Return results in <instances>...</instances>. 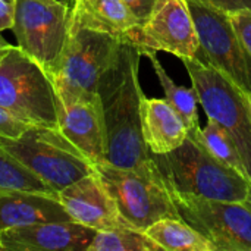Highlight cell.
<instances>
[{"mask_svg": "<svg viewBox=\"0 0 251 251\" xmlns=\"http://www.w3.org/2000/svg\"><path fill=\"white\" fill-rule=\"evenodd\" d=\"M141 56L138 47L122 41L97 90L106 131V162L138 171L154 163L141 132L140 106L144 96L138 81Z\"/></svg>", "mask_w": 251, "mask_h": 251, "instance_id": "6da1fadb", "label": "cell"}, {"mask_svg": "<svg viewBox=\"0 0 251 251\" xmlns=\"http://www.w3.org/2000/svg\"><path fill=\"white\" fill-rule=\"evenodd\" d=\"M153 159L168 190L218 201L247 203L250 197V179L221 163L191 137L166 154H153Z\"/></svg>", "mask_w": 251, "mask_h": 251, "instance_id": "7a4b0ae2", "label": "cell"}, {"mask_svg": "<svg viewBox=\"0 0 251 251\" xmlns=\"http://www.w3.org/2000/svg\"><path fill=\"white\" fill-rule=\"evenodd\" d=\"M122 41L110 34L72 26L53 72L49 74L60 101H96L104 71L115 60Z\"/></svg>", "mask_w": 251, "mask_h": 251, "instance_id": "3957f363", "label": "cell"}, {"mask_svg": "<svg viewBox=\"0 0 251 251\" xmlns=\"http://www.w3.org/2000/svg\"><path fill=\"white\" fill-rule=\"evenodd\" d=\"M0 147L56 193L94 172V165L59 131L29 125L18 137H1Z\"/></svg>", "mask_w": 251, "mask_h": 251, "instance_id": "277c9868", "label": "cell"}, {"mask_svg": "<svg viewBox=\"0 0 251 251\" xmlns=\"http://www.w3.org/2000/svg\"><path fill=\"white\" fill-rule=\"evenodd\" d=\"M57 101L47 71L13 46L0 60V107L26 125L59 128Z\"/></svg>", "mask_w": 251, "mask_h": 251, "instance_id": "5b68a950", "label": "cell"}, {"mask_svg": "<svg viewBox=\"0 0 251 251\" xmlns=\"http://www.w3.org/2000/svg\"><path fill=\"white\" fill-rule=\"evenodd\" d=\"M94 171L125 222L146 231L165 218H181L156 162L147 169H128L101 162Z\"/></svg>", "mask_w": 251, "mask_h": 251, "instance_id": "8992f818", "label": "cell"}, {"mask_svg": "<svg viewBox=\"0 0 251 251\" xmlns=\"http://www.w3.org/2000/svg\"><path fill=\"white\" fill-rule=\"evenodd\" d=\"M209 119L221 124L234 138L251 179V113L244 91L212 63L181 59Z\"/></svg>", "mask_w": 251, "mask_h": 251, "instance_id": "52a82bcc", "label": "cell"}, {"mask_svg": "<svg viewBox=\"0 0 251 251\" xmlns=\"http://www.w3.org/2000/svg\"><path fill=\"white\" fill-rule=\"evenodd\" d=\"M68 0H16L12 31L18 47L47 74L57 66L71 31Z\"/></svg>", "mask_w": 251, "mask_h": 251, "instance_id": "ba28073f", "label": "cell"}, {"mask_svg": "<svg viewBox=\"0 0 251 251\" xmlns=\"http://www.w3.org/2000/svg\"><path fill=\"white\" fill-rule=\"evenodd\" d=\"M200 38L197 59L206 60L243 91L251 93V56L238 38L226 9L201 0H187Z\"/></svg>", "mask_w": 251, "mask_h": 251, "instance_id": "9c48e42d", "label": "cell"}, {"mask_svg": "<svg viewBox=\"0 0 251 251\" xmlns=\"http://www.w3.org/2000/svg\"><path fill=\"white\" fill-rule=\"evenodd\" d=\"M179 216L201 232L216 251H251V207L168 190Z\"/></svg>", "mask_w": 251, "mask_h": 251, "instance_id": "30bf717a", "label": "cell"}, {"mask_svg": "<svg viewBox=\"0 0 251 251\" xmlns=\"http://www.w3.org/2000/svg\"><path fill=\"white\" fill-rule=\"evenodd\" d=\"M143 50L166 51L179 59L196 57L200 38L187 0H159L150 16L119 37Z\"/></svg>", "mask_w": 251, "mask_h": 251, "instance_id": "8fae6325", "label": "cell"}, {"mask_svg": "<svg viewBox=\"0 0 251 251\" xmlns=\"http://www.w3.org/2000/svg\"><path fill=\"white\" fill-rule=\"evenodd\" d=\"M57 197L72 221L96 231L132 228L121 216L96 171L57 193Z\"/></svg>", "mask_w": 251, "mask_h": 251, "instance_id": "7c38bea8", "label": "cell"}, {"mask_svg": "<svg viewBox=\"0 0 251 251\" xmlns=\"http://www.w3.org/2000/svg\"><path fill=\"white\" fill-rule=\"evenodd\" d=\"M97 231L75 221L46 222L0 232L3 251H88Z\"/></svg>", "mask_w": 251, "mask_h": 251, "instance_id": "4fadbf2b", "label": "cell"}, {"mask_svg": "<svg viewBox=\"0 0 251 251\" xmlns=\"http://www.w3.org/2000/svg\"><path fill=\"white\" fill-rule=\"evenodd\" d=\"M59 131L93 163L106 162V131L100 100L57 101Z\"/></svg>", "mask_w": 251, "mask_h": 251, "instance_id": "5bb4252c", "label": "cell"}, {"mask_svg": "<svg viewBox=\"0 0 251 251\" xmlns=\"http://www.w3.org/2000/svg\"><path fill=\"white\" fill-rule=\"evenodd\" d=\"M72 221L57 194L35 191L0 193V232L46 222Z\"/></svg>", "mask_w": 251, "mask_h": 251, "instance_id": "9a60e30c", "label": "cell"}, {"mask_svg": "<svg viewBox=\"0 0 251 251\" xmlns=\"http://www.w3.org/2000/svg\"><path fill=\"white\" fill-rule=\"evenodd\" d=\"M141 132L151 154H166L188 137L187 126L166 99H141Z\"/></svg>", "mask_w": 251, "mask_h": 251, "instance_id": "2e32d148", "label": "cell"}, {"mask_svg": "<svg viewBox=\"0 0 251 251\" xmlns=\"http://www.w3.org/2000/svg\"><path fill=\"white\" fill-rule=\"evenodd\" d=\"M71 25L121 37L140 25L124 0H74Z\"/></svg>", "mask_w": 251, "mask_h": 251, "instance_id": "e0dca14e", "label": "cell"}, {"mask_svg": "<svg viewBox=\"0 0 251 251\" xmlns=\"http://www.w3.org/2000/svg\"><path fill=\"white\" fill-rule=\"evenodd\" d=\"M162 250L216 251V247L182 218H165L144 231Z\"/></svg>", "mask_w": 251, "mask_h": 251, "instance_id": "ac0fdd59", "label": "cell"}, {"mask_svg": "<svg viewBox=\"0 0 251 251\" xmlns=\"http://www.w3.org/2000/svg\"><path fill=\"white\" fill-rule=\"evenodd\" d=\"M141 54L147 56L154 68V72L160 81V85L165 91L166 101L172 106V109L178 113V116L182 119L184 125L187 126L188 137L197 140L200 134V122H199V112H197V93L194 88H185L174 82V79L168 75L162 63L159 62L156 51L153 50H143Z\"/></svg>", "mask_w": 251, "mask_h": 251, "instance_id": "d6986e66", "label": "cell"}, {"mask_svg": "<svg viewBox=\"0 0 251 251\" xmlns=\"http://www.w3.org/2000/svg\"><path fill=\"white\" fill-rule=\"evenodd\" d=\"M197 141L203 144L204 149L221 163H224L225 166L237 171L238 174L250 179L232 135L221 124L209 119L207 125L200 129Z\"/></svg>", "mask_w": 251, "mask_h": 251, "instance_id": "ffe728a7", "label": "cell"}, {"mask_svg": "<svg viewBox=\"0 0 251 251\" xmlns=\"http://www.w3.org/2000/svg\"><path fill=\"white\" fill-rule=\"evenodd\" d=\"M162 249L144 232L134 228L97 231L88 251H160Z\"/></svg>", "mask_w": 251, "mask_h": 251, "instance_id": "44dd1931", "label": "cell"}, {"mask_svg": "<svg viewBox=\"0 0 251 251\" xmlns=\"http://www.w3.org/2000/svg\"><path fill=\"white\" fill-rule=\"evenodd\" d=\"M13 190L57 194L10 153L0 147V193Z\"/></svg>", "mask_w": 251, "mask_h": 251, "instance_id": "7402d4cb", "label": "cell"}, {"mask_svg": "<svg viewBox=\"0 0 251 251\" xmlns=\"http://www.w3.org/2000/svg\"><path fill=\"white\" fill-rule=\"evenodd\" d=\"M232 26L251 56V6H243L232 10H228Z\"/></svg>", "mask_w": 251, "mask_h": 251, "instance_id": "603a6c76", "label": "cell"}, {"mask_svg": "<svg viewBox=\"0 0 251 251\" xmlns=\"http://www.w3.org/2000/svg\"><path fill=\"white\" fill-rule=\"evenodd\" d=\"M29 125L18 121L7 110L0 107V135L1 137H18L21 135Z\"/></svg>", "mask_w": 251, "mask_h": 251, "instance_id": "cb8c5ba5", "label": "cell"}, {"mask_svg": "<svg viewBox=\"0 0 251 251\" xmlns=\"http://www.w3.org/2000/svg\"><path fill=\"white\" fill-rule=\"evenodd\" d=\"M124 1L128 4V7L132 10V13L141 24L150 16L151 10L154 9L159 0H124Z\"/></svg>", "mask_w": 251, "mask_h": 251, "instance_id": "d4e9b609", "label": "cell"}, {"mask_svg": "<svg viewBox=\"0 0 251 251\" xmlns=\"http://www.w3.org/2000/svg\"><path fill=\"white\" fill-rule=\"evenodd\" d=\"M16 0H0V32L12 29L15 19Z\"/></svg>", "mask_w": 251, "mask_h": 251, "instance_id": "484cf974", "label": "cell"}, {"mask_svg": "<svg viewBox=\"0 0 251 251\" xmlns=\"http://www.w3.org/2000/svg\"><path fill=\"white\" fill-rule=\"evenodd\" d=\"M201 1L216 4V6L224 7L226 10H232V9L243 7V6H251V0H201Z\"/></svg>", "mask_w": 251, "mask_h": 251, "instance_id": "4316f807", "label": "cell"}, {"mask_svg": "<svg viewBox=\"0 0 251 251\" xmlns=\"http://www.w3.org/2000/svg\"><path fill=\"white\" fill-rule=\"evenodd\" d=\"M12 47H13V46H12L10 43H7V41L3 38V35L0 34V59H1V57H3V56H4L10 49H12Z\"/></svg>", "mask_w": 251, "mask_h": 251, "instance_id": "83f0119b", "label": "cell"}, {"mask_svg": "<svg viewBox=\"0 0 251 251\" xmlns=\"http://www.w3.org/2000/svg\"><path fill=\"white\" fill-rule=\"evenodd\" d=\"M244 96H246V100H247V104H249V109H250L251 113V93H246L244 91Z\"/></svg>", "mask_w": 251, "mask_h": 251, "instance_id": "f1b7e54d", "label": "cell"}, {"mask_svg": "<svg viewBox=\"0 0 251 251\" xmlns=\"http://www.w3.org/2000/svg\"><path fill=\"white\" fill-rule=\"evenodd\" d=\"M246 204L251 207V179H250V197H249V200H247V203H246Z\"/></svg>", "mask_w": 251, "mask_h": 251, "instance_id": "f546056e", "label": "cell"}, {"mask_svg": "<svg viewBox=\"0 0 251 251\" xmlns=\"http://www.w3.org/2000/svg\"><path fill=\"white\" fill-rule=\"evenodd\" d=\"M0 251H3V247H1V244H0Z\"/></svg>", "mask_w": 251, "mask_h": 251, "instance_id": "4dcf8cb0", "label": "cell"}, {"mask_svg": "<svg viewBox=\"0 0 251 251\" xmlns=\"http://www.w3.org/2000/svg\"><path fill=\"white\" fill-rule=\"evenodd\" d=\"M0 60H1V59H0Z\"/></svg>", "mask_w": 251, "mask_h": 251, "instance_id": "1f68e13d", "label": "cell"}]
</instances>
